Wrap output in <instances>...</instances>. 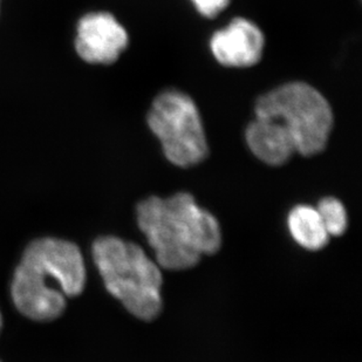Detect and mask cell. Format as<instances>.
Masks as SVG:
<instances>
[{"mask_svg": "<svg viewBox=\"0 0 362 362\" xmlns=\"http://www.w3.org/2000/svg\"><path fill=\"white\" fill-rule=\"evenodd\" d=\"M86 267L79 247L58 238L35 240L14 272L11 294L21 313L49 322L65 311L67 298L85 288Z\"/></svg>", "mask_w": 362, "mask_h": 362, "instance_id": "6da1fadb", "label": "cell"}, {"mask_svg": "<svg viewBox=\"0 0 362 362\" xmlns=\"http://www.w3.org/2000/svg\"><path fill=\"white\" fill-rule=\"evenodd\" d=\"M325 229L329 236H341L347 229V214L341 202L333 197H326L319 202L317 208Z\"/></svg>", "mask_w": 362, "mask_h": 362, "instance_id": "30bf717a", "label": "cell"}, {"mask_svg": "<svg viewBox=\"0 0 362 362\" xmlns=\"http://www.w3.org/2000/svg\"><path fill=\"white\" fill-rule=\"evenodd\" d=\"M129 42L126 28L108 12H90L76 26V51L83 62L112 65Z\"/></svg>", "mask_w": 362, "mask_h": 362, "instance_id": "8992f818", "label": "cell"}, {"mask_svg": "<svg viewBox=\"0 0 362 362\" xmlns=\"http://www.w3.org/2000/svg\"><path fill=\"white\" fill-rule=\"evenodd\" d=\"M250 151L264 163L281 165L296 153L290 135L274 121L256 117L245 132Z\"/></svg>", "mask_w": 362, "mask_h": 362, "instance_id": "ba28073f", "label": "cell"}, {"mask_svg": "<svg viewBox=\"0 0 362 362\" xmlns=\"http://www.w3.org/2000/svg\"><path fill=\"white\" fill-rule=\"evenodd\" d=\"M93 258L107 290L123 306L144 322L161 313L162 274L134 243L106 236L93 244Z\"/></svg>", "mask_w": 362, "mask_h": 362, "instance_id": "3957f363", "label": "cell"}, {"mask_svg": "<svg viewBox=\"0 0 362 362\" xmlns=\"http://www.w3.org/2000/svg\"><path fill=\"white\" fill-rule=\"evenodd\" d=\"M256 117L279 124L293 141L296 153L313 156L324 151L333 128L327 100L305 82H290L260 96Z\"/></svg>", "mask_w": 362, "mask_h": 362, "instance_id": "277c9868", "label": "cell"}, {"mask_svg": "<svg viewBox=\"0 0 362 362\" xmlns=\"http://www.w3.org/2000/svg\"><path fill=\"white\" fill-rule=\"evenodd\" d=\"M196 8L204 17L215 18L222 11L226 10L230 0H192Z\"/></svg>", "mask_w": 362, "mask_h": 362, "instance_id": "8fae6325", "label": "cell"}, {"mask_svg": "<svg viewBox=\"0 0 362 362\" xmlns=\"http://www.w3.org/2000/svg\"><path fill=\"white\" fill-rule=\"evenodd\" d=\"M287 226L294 240L304 249L318 251L324 249L329 240L317 209L298 205L290 212Z\"/></svg>", "mask_w": 362, "mask_h": 362, "instance_id": "9c48e42d", "label": "cell"}, {"mask_svg": "<svg viewBox=\"0 0 362 362\" xmlns=\"http://www.w3.org/2000/svg\"><path fill=\"white\" fill-rule=\"evenodd\" d=\"M148 124L161 142L165 158L175 165L192 167L208 156L199 108L185 93H161L149 110Z\"/></svg>", "mask_w": 362, "mask_h": 362, "instance_id": "5b68a950", "label": "cell"}, {"mask_svg": "<svg viewBox=\"0 0 362 362\" xmlns=\"http://www.w3.org/2000/svg\"><path fill=\"white\" fill-rule=\"evenodd\" d=\"M0 328H1V315H0Z\"/></svg>", "mask_w": 362, "mask_h": 362, "instance_id": "7c38bea8", "label": "cell"}, {"mask_svg": "<svg viewBox=\"0 0 362 362\" xmlns=\"http://www.w3.org/2000/svg\"><path fill=\"white\" fill-rule=\"evenodd\" d=\"M264 45L263 32L245 18L233 19L224 30L216 32L210 41L216 60L236 69L256 65L263 55Z\"/></svg>", "mask_w": 362, "mask_h": 362, "instance_id": "52a82bcc", "label": "cell"}, {"mask_svg": "<svg viewBox=\"0 0 362 362\" xmlns=\"http://www.w3.org/2000/svg\"><path fill=\"white\" fill-rule=\"evenodd\" d=\"M137 223L155 251L160 267L187 270L204 255L221 249L218 221L189 194L169 199L149 197L137 205Z\"/></svg>", "mask_w": 362, "mask_h": 362, "instance_id": "7a4b0ae2", "label": "cell"}]
</instances>
